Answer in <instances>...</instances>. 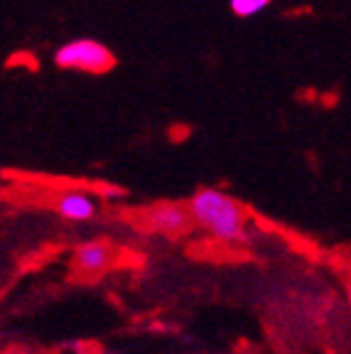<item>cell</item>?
<instances>
[{
  "instance_id": "6da1fadb",
  "label": "cell",
  "mask_w": 351,
  "mask_h": 354,
  "mask_svg": "<svg viewBox=\"0 0 351 354\" xmlns=\"http://www.w3.org/2000/svg\"><path fill=\"white\" fill-rule=\"evenodd\" d=\"M197 227L219 241H243L248 232V212L236 197L216 187H202L187 202Z\"/></svg>"
},
{
  "instance_id": "7a4b0ae2",
  "label": "cell",
  "mask_w": 351,
  "mask_h": 354,
  "mask_svg": "<svg viewBox=\"0 0 351 354\" xmlns=\"http://www.w3.org/2000/svg\"><path fill=\"white\" fill-rule=\"evenodd\" d=\"M55 64L69 72H86V74H106L113 69L115 57L101 39L77 37L69 39L55 52Z\"/></svg>"
},
{
  "instance_id": "3957f363",
  "label": "cell",
  "mask_w": 351,
  "mask_h": 354,
  "mask_svg": "<svg viewBox=\"0 0 351 354\" xmlns=\"http://www.w3.org/2000/svg\"><path fill=\"white\" fill-rule=\"evenodd\" d=\"M145 224L153 232L175 236V234H182L192 224V216H189V209H187L184 202H158V205H153L145 212Z\"/></svg>"
},
{
  "instance_id": "277c9868",
  "label": "cell",
  "mask_w": 351,
  "mask_h": 354,
  "mask_svg": "<svg viewBox=\"0 0 351 354\" xmlns=\"http://www.w3.org/2000/svg\"><path fill=\"white\" fill-rule=\"evenodd\" d=\"M113 261V246L108 241H86L74 251V268L84 276H99Z\"/></svg>"
},
{
  "instance_id": "5b68a950",
  "label": "cell",
  "mask_w": 351,
  "mask_h": 354,
  "mask_svg": "<svg viewBox=\"0 0 351 354\" xmlns=\"http://www.w3.org/2000/svg\"><path fill=\"white\" fill-rule=\"evenodd\" d=\"M55 207L66 221H91L99 212V202L88 192H64L57 197Z\"/></svg>"
},
{
  "instance_id": "8992f818",
  "label": "cell",
  "mask_w": 351,
  "mask_h": 354,
  "mask_svg": "<svg viewBox=\"0 0 351 354\" xmlns=\"http://www.w3.org/2000/svg\"><path fill=\"white\" fill-rule=\"evenodd\" d=\"M273 0H229V8L238 17H253L263 12Z\"/></svg>"
}]
</instances>
